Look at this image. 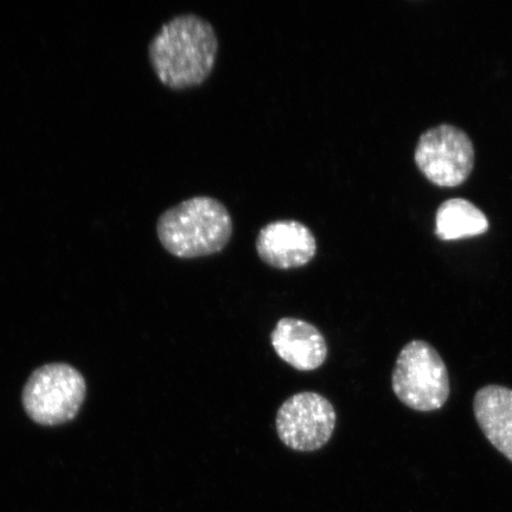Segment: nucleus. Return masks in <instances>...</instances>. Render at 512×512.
Here are the masks:
<instances>
[{
  "label": "nucleus",
  "instance_id": "obj_1",
  "mask_svg": "<svg viewBox=\"0 0 512 512\" xmlns=\"http://www.w3.org/2000/svg\"><path fill=\"white\" fill-rule=\"evenodd\" d=\"M219 37L206 18L183 14L165 22L149 44L153 72L166 87L181 91L202 85L215 67Z\"/></svg>",
  "mask_w": 512,
  "mask_h": 512
},
{
  "label": "nucleus",
  "instance_id": "obj_2",
  "mask_svg": "<svg viewBox=\"0 0 512 512\" xmlns=\"http://www.w3.org/2000/svg\"><path fill=\"white\" fill-rule=\"evenodd\" d=\"M233 233L234 222L228 208L210 196L187 198L166 209L157 222L159 242L181 259L220 253L232 240Z\"/></svg>",
  "mask_w": 512,
  "mask_h": 512
},
{
  "label": "nucleus",
  "instance_id": "obj_3",
  "mask_svg": "<svg viewBox=\"0 0 512 512\" xmlns=\"http://www.w3.org/2000/svg\"><path fill=\"white\" fill-rule=\"evenodd\" d=\"M86 394V380L78 369L67 363H50L30 375L22 405L36 424L59 426L76 418Z\"/></svg>",
  "mask_w": 512,
  "mask_h": 512
},
{
  "label": "nucleus",
  "instance_id": "obj_4",
  "mask_svg": "<svg viewBox=\"0 0 512 512\" xmlns=\"http://www.w3.org/2000/svg\"><path fill=\"white\" fill-rule=\"evenodd\" d=\"M398 399L418 412L437 411L450 396V379L443 358L431 344L413 341L401 350L392 376Z\"/></svg>",
  "mask_w": 512,
  "mask_h": 512
},
{
  "label": "nucleus",
  "instance_id": "obj_5",
  "mask_svg": "<svg viewBox=\"0 0 512 512\" xmlns=\"http://www.w3.org/2000/svg\"><path fill=\"white\" fill-rule=\"evenodd\" d=\"M415 162L432 183L454 188L469 178L475 164V149L464 131L444 124L422 134Z\"/></svg>",
  "mask_w": 512,
  "mask_h": 512
},
{
  "label": "nucleus",
  "instance_id": "obj_6",
  "mask_svg": "<svg viewBox=\"0 0 512 512\" xmlns=\"http://www.w3.org/2000/svg\"><path fill=\"white\" fill-rule=\"evenodd\" d=\"M337 415L332 403L315 392H302L288 398L275 418L278 437L288 448L313 452L329 443Z\"/></svg>",
  "mask_w": 512,
  "mask_h": 512
},
{
  "label": "nucleus",
  "instance_id": "obj_7",
  "mask_svg": "<svg viewBox=\"0 0 512 512\" xmlns=\"http://www.w3.org/2000/svg\"><path fill=\"white\" fill-rule=\"evenodd\" d=\"M255 248L266 265L277 270H293L315 259L317 240L303 222L277 220L260 229Z\"/></svg>",
  "mask_w": 512,
  "mask_h": 512
},
{
  "label": "nucleus",
  "instance_id": "obj_8",
  "mask_svg": "<svg viewBox=\"0 0 512 512\" xmlns=\"http://www.w3.org/2000/svg\"><path fill=\"white\" fill-rule=\"evenodd\" d=\"M271 343L281 360L299 371L316 370L328 358V344L322 332L302 319H280L271 334Z\"/></svg>",
  "mask_w": 512,
  "mask_h": 512
},
{
  "label": "nucleus",
  "instance_id": "obj_9",
  "mask_svg": "<svg viewBox=\"0 0 512 512\" xmlns=\"http://www.w3.org/2000/svg\"><path fill=\"white\" fill-rule=\"evenodd\" d=\"M473 411L486 439L512 463V389L488 386L478 390Z\"/></svg>",
  "mask_w": 512,
  "mask_h": 512
},
{
  "label": "nucleus",
  "instance_id": "obj_10",
  "mask_svg": "<svg viewBox=\"0 0 512 512\" xmlns=\"http://www.w3.org/2000/svg\"><path fill=\"white\" fill-rule=\"evenodd\" d=\"M435 223V234L446 241L472 238L489 229V221L483 211L463 198H452L441 204Z\"/></svg>",
  "mask_w": 512,
  "mask_h": 512
}]
</instances>
